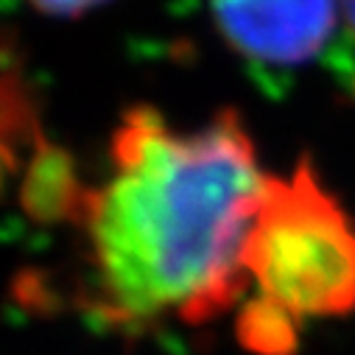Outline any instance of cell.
I'll return each instance as SVG.
<instances>
[{
  "label": "cell",
  "mask_w": 355,
  "mask_h": 355,
  "mask_svg": "<svg viewBox=\"0 0 355 355\" xmlns=\"http://www.w3.org/2000/svg\"><path fill=\"white\" fill-rule=\"evenodd\" d=\"M266 176L257 143L232 110L193 126L148 104L126 110L104 171L81 180L64 221L78 246V305L126 336L235 313Z\"/></svg>",
  "instance_id": "1"
},
{
  "label": "cell",
  "mask_w": 355,
  "mask_h": 355,
  "mask_svg": "<svg viewBox=\"0 0 355 355\" xmlns=\"http://www.w3.org/2000/svg\"><path fill=\"white\" fill-rule=\"evenodd\" d=\"M241 263L232 316L254 355H297L308 324L355 313V213L308 159L269 171Z\"/></svg>",
  "instance_id": "2"
},
{
  "label": "cell",
  "mask_w": 355,
  "mask_h": 355,
  "mask_svg": "<svg viewBox=\"0 0 355 355\" xmlns=\"http://www.w3.org/2000/svg\"><path fill=\"white\" fill-rule=\"evenodd\" d=\"M224 45L254 64L313 62L341 26L338 0H207Z\"/></svg>",
  "instance_id": "3"
},
{
  "label": "cell",
  "mask_w": 355,
  "mask_h": 355,
  "mask_svg": "<svg viewBox=\"0 0 355 355\" xmlns=\"http://www.w3.org/2000/svg\"><path fill=\"white\" fill-rule=\"evenodd\" d=\"M28 123V104L23 96V87L17 84L12 67L0 56V165H9L17 157L20 146V126ZM31 126V123H28Z\"/></svg>",
  "instance_id": "4"
},
{
  "label": "cell",
  "mask_w": 355,
  "mask_h": 355,
  "mask_svg": "<svg viewBox=\"0 0 355 355\" xmlns=\"http://www.w3.org/2000/svg\"><path fill=\"white\" fill-rule=\"evenodd\" d=\"M26 3L40 12L42 17H56V20H78L84 15H90L101 6H107L110 0H26Z\"/></svg>",
  "instance_id": "5"
},
{
  "label": "cell",
  "mask_w": 355,
  "mask_h": 355,
  "mask_svg": "<svg viewBox=\"0 0 355 355\" xmlns=\"http://www.w3.org/2000/svg\"><path fill=\"white\" fill-rule=\"evenodd\" d=\"M338 12H341V26L355 37V0H338Z\"/></svg>",
  "instance_id": "6"
}]
</instances>
